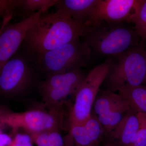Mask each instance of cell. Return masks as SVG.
Returning <instances> with one entry per match:
<instances>
[{
	"instance_id": "cell-1",
	"label": "cell",
	"mask_w": 146,
	"mask_h": 146,
	"mask_svg": "<svg viewBox=\"0 0 146 146\" xmlns=\"http://www.w3.org/2000/svg\"><path fill=\"white\" fill-rule=\"evenodd\" d=\"M90 28L57 11L42 14L27 32L22 45L36 59L74 39L83 37Z\"/></svg>"
},
{
	"instance_id": "cell-2",
	"label": "cell",
	"mask_w": 146,
	"mask_h": 146,
	"mask_svg": "<svg viewBox=\"0 0 146 146\" xmlns=\"http://www.w3.org/2000/svg\"><path fill=\"white\" fill-rule=\"evenodd\" d=\"M129 24L100 22L90 26L83 38L90 48L92 58L112 57L138 46L140 37Z\"/></svg>"
},
{
	"instance_id": "cell-3",
	"label": "cell",
	"mask_w": 146,
	"mask_h": 146,
	"mask_svg": "<svg viewBox=\"0 0 146 146\" xmlns=\"http://www.w3.org/2000/svg\"><path fill=\"white\" fill-rule=\"evenodd\" d=\"M109 59V69L102 84L105 90L115 92L124 85L138 86L146 83L145 56L141 43Z\"/></svg>"
},
{
	"instance_id": "cell-4",
	"label": "cell",
	"mask_w": 146,
	"mask_h": 146,
	"mask_svg": "<svg viewBox=\"0 0 146 146\" xmlns=\"http://www.w3.org/2000/svg\"><path fill=\"white\" fill-rule=\"evenodd\" d=\"M80 38L36 58L35 63L36 69L47 76L87 67L92 60L91 50Z\"/></svg>"
},
{
	"instance_id": "cell-5",
	"label": "cell",
	"mask_w": 146,
	"mask_h": 146,
	"mask_svg": "<svg viewBox=\"0 0 146 146\" xmlns=\"http://www.w3.org/2000/svg\"><path fill=\"white\" fill-rule=\"evenodd\" d=\"M109 65L108 58L90 71L76 91L70 112V127L82 125L91 117L94 101L107 75Z\"/></svg>"
},
{
	"instance_id": "cell-6",
	"label": "cell",
	"mask_w": 146,
	"mask_h": 146,
	"mask_svg": "<svg viewBox=\"0 0 146 146\" xmlns=\"http://www.w3.org/2000/svg\"><path fill=\"white\" fill-rule=\"evenodd\" d=\"M48 108V111L35 109L21 113L11 112L6 117L4 125L14 130L23 129L31 135L59 131L64 123L62 108Z\"/></svg>"
},
{
	"instance_id": "cell-7",
	"label": "cell",
	"mask_w": 146,
	"mask_h": 146,
	"mask_svg": "<svg viewBox=\"0 0 146 146\" xmlns=\"http://www.w3.org/2000/svg\"><path fill=\"white\" fill-rule=\"evenodd\" d=\"M34 80V72L26 57L11 58L0 71V98L23 96L31 89Z\"/></svg>"
},
{
	"instance_id": "cell-8",
	"label": "cell",
	"mask_w": 146,
	"mask_h": 146,
	"mask_svg": "<svg viewBox=\"0 0 146 146\" xmlns=\"http://www.w3.org/2000/svg\"><path fill=\"white\" fill-rule=\"evenodd\" d=\"M86 76L81 69H76L46 76L39 86L45 104L48 107H61L63 100L74 95Z\"/></svg>"
},
{
	"instance_id": "cell-9",
	"label": "cell",
	"mask_w": 146,
	"mask_h": 146,
	"mask_svg": "<svg viewBox=\"0 0 146 146\" xmlns=\"http://www.w3.org/2000/svg\"><path fill=\"white\" fill-rule=\"evenodd\" d=\"M142 0H98L87 25L100 22L131 23Z\"/></svg>"
},
{
	"instance_id": "cell-10",
	"label": "cell",
	"mask_w": 146,
	"mask_h": 146,
	"mask_svg": "<svg viewBox=\"0 0 146 146\" xmlns=\"http://www.w3.org/2000/svg\"><path fill=\"white\" fill-rule=\"evenodd\" d=\"M38 11L23 21L8 24L9 19L3 21L0 31V71L22 45L28 31L42 14Z\"/></svg>"
},
{
	"instance_id": "cell-11",
	"label": "cell",
	"mask_w": 146,
	"mask_h": 146,
	"mask_svg": "<svg viewBox=\"0 0 146 146\" xmlns=\"http://www.w3.org/2000/svg\"><path fill=\"white\" fill-rule=\"evenodd\" d=\"M105 135L100 123L93 115L83 125L70 127V137L76 146H98Z\"/></svg>"
},
{
	"instance_id": "cell-12",
	"label": "cell",
	"mask_w": 146,
	"mask_h": 146,
	"mask_svg": "<svg viewBox=\"0 0 146 146\" xmlns=\"http://www.w3.org/2000/svg\"><path fill=\"white\" fill-rule=\"evenodd\" d=\"M140 126L138 113L130 108L115 129L108 134L114 146H129L135 138Z\"/></svg>"
},
{
	"instance_id": "cell-13",
	"label": "cell",
	"mask_w": 146,
	"mask_h": 146,
	"mask_svg": "<svg viewBox=\"0 0 146 146\" xmlns=\"http://www.w3.org/2000/svg\"><path fill=\"white\" fill-rule=\"evenodd\" d=\"M128 106V102L119 94L108 90H100L93 105L94 114L92 115L97 119L104 117L114 115Z\"/></svg>"
},
{
	"instance_id": "cell-14",
	"label": "cell",
	"mask_w": 146,
	"mask_h": 146,
	"mask_svg": "<svg viewBox=\"0 0 146 146\" xmlns=\"http://www.w3.org/2000/svg\"><path fill=\"white\" fill-rule=\"evenodd\" d=\"M98 2V0H58L54 6L57 11L66 14L75 21L88 25Z\"/></svg>"
},
{
	"instance_id": "cell-15",
	"label": "cell",
	"mask_w": 146,
	"mask_h": 146,
	"mask_svg": "<svg viewBox=\"0 0 146 146\" xmlns=\"http://www.w3.org/2000/svg\"><path fill=\"white\" fill-rule=\"evenodd\" d=\"M118 91V94L128 102L131 108L138 112L146 113V85H124Z\"/></svg>"
},
{
	"instance_id": "cell-16",
	"label": "cell",
	"mask_w": 146,
	"mask_h": 146,
	"mask_svg": "<svg viewBox=\"0 0 146 146\" xmlns=\"http://www.w3.org/2000/svg\"><path fill=\"white\" fill-rule=\"evenodd\" d=\"M58 0H17L13 15L21 16L25 20L38 11L45 12L55 5Z\"/></svg>"
},
{
	"instance_id": "cell-17",
	"label": "cell",
	"mask_w": 146,
	"mask_h": 146,
	"mask_svg": "<svg viewBox=\"0 0 146 146\" xmlns=\"http://www.w3.org/2000/svg\"><path fill=\"white\" fill-rule=\"evenodd\" d=\"M38 146H66L65 141L58 131L38 133L31 135Z\"/></svg>"
},
{
	"instance_id": "cell-18",
	"label": "cell",
	"mask_w": 146,
	"mask_h": 146,
	"mask_svg": "<svg viewBox=\"0 0 146 146\" xmlns=\"http://www.w3.org/2000/svg\"><path fill=\"white\" fill-rule=\"evenodd\" d=\"M131 23L141 40L142 44L146 41V0H142L138 12Z\"/></svg>"
},
{
	"instance_id": "cell-19",
	"label": "cell",
	"mask_w": 146,
	"mask_h": 146,
	"mask_svg": "<svg viewBox=\"0 0 146 146\" xmlns=\"http://www.w3.org/2000/svg\"><path fill=\"white\" fill-rule=\"evenodd\" d=\"M138 113L140 126L135 138L129 146H146V113Z\"/></svg>"
},
{
	"instance_id": "cell-20",
	"label": "cell",
	"mask_w": 146,
	"mask_h": 146,
	"mask_svg": "<svg viewBox=\"0 0 146 146\" xmlns=\"http://www.w3.org/2000/svg\"><path fill=\"white\" fill-rule=\"evenodd\" d=\"M16 3L17 0H0V18L13 16Z\"/></svg>"
},
{
	"instance_id": "cell-21",
	"label": "cell",
	"mask_w": 146,
	"mask_h": 146,
	"mask_svg": "<svg viewBox=\"0 0 146 146\" xmlns=\"http://www.w3.org/2000/svg\"><path fill=\"white\" fill-rule=\"evenodd\" d=\"M9 146H32L31 137L27 134L18 133Z\"/></svg>"
},
{
	"instance_id": "cell-22",
	"label": "cell",
	"mask_w": 146,
	"mask_h": 146,
	"mask_svg": "<svg viewBox=\"0 0 146 146\" xmlns=\"http://www.w3.org/2000/svg\"><path fill=\"white\" fill-rule=\"evenodd\" d=\"M11 112L8 108L3 106L0 105V133H2L1 127L4 125V122L7 115Z\"/></svg>"
},
{
	"instance_id": "cell-23",
	"label": "cell",
	"mask_w": 146,
	"mask_h": 146,
	"mask_svg": "<svg viewBox=\"0 0 146 146\" xmlns=\"http://www.w3.org/2000/svg\"><path fill=\"white\" fill-rule=\"evenodd\" d=\"M12 139L9 135L0 133V146H9L12 143Z\"/></svg>"
},
{
	"instance_id": "cell-24",
	"label": "cell",
	"mask_w": 146,
	"mask_h": 146,
	"mask_svg": "<svg viewBox=\"0 0 146 146\" xmlns=\"http://www.w3.org/2000/svg\"><path fill=\"white\" fill-rule=\"evenodd\" d=\"M104 146H114L113 145V144L112 143H110V142H108L107 143H106L105 145H104Z\"/></svg>"
},
{
	"instance_id": "cell-25",
	"label": "cell",
	"mask_w": 146,
	"mask_h": 146,
	"mask_svg": "<svg viewBox=\"0 0 146 146\" xmlns=\"http://www.w3.org/2000/svg\"><path fill=\"white\" fill-rule=\"evenodd\" d=\"M143 46L144 52H145V59L146 61V47L144 46L143 45Z\"/></svg>"
},
{
	"instance_id": "cell-26",
	"label": "cell",
	"mask_w": 146,
	"mask_h": 146,
	"mask_svg": "<svg viewBox=\"0 0 146 146\" xmlns=\"http://www.w3.org/2000/svg\"><path fill=\"white\" fill-rule=\"evenodd\" d=\"M142 45H143L144 46L146 47V41H145V42Z\"/></svg>"
},
{
	"instance_id": "cell-27",
	"label": "cell",
	"mask_w": 146,
	"mask_h": 146,
	"mask_svg": "<svg viewBox=\"0 0 146 146\" xmlns=\"http://www.w3.org/2000/svg\"><path fill=\"white\" fill-rule=\"evenodd\" d=\"M1 31V29H0V31Z\"/></svg>"
},
{
	"instance_id": "cell-28",
	"label": "cell",
	"mask_w": 146,
	"mask_h": 146,
	"mask_svg": "<svg viewBox=\"0 0 146 146\" xmlns=\"http://www.w3.org/2000/svg\"><path fill=\"white\" fill-rule=\"evenodd\" d=\"M74 146H76V145H74Z\"/></svg>"
}]
</instances>
